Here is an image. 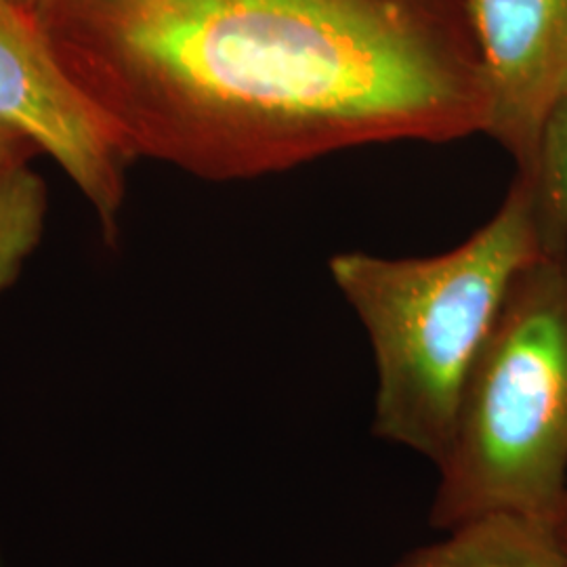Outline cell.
Instances as JSON below:
<instances>
[{
	"label": "cell",
	"instance_id": "cell-1",
	"mask_svg": "<svg viewBox=\"0 0 567 567\" xmlns=\"http://www.w3.org/2000/svg\"><path fill=\"white\" fill-rule=\"evenodd\" d=\"M34 20L126 158L200 179L484 128L463 0H41Z\"/></svg>",
	"mask_w": 567,
	"mask_h": 567
},
{
	"label": "cell",
	"instance_id": "cell-2",
	"mask_svg": "<svg viewBox=\"0 0 567 567\" xmlns=\"http://www.w3.org/2000/svg\"><path fill=\"white\" fill-rule=\"evenodd\" d=\"M538 257L532 192L519 175L498 213L447 252L391 259L349 250L328 261L372 347L377 437L440 461L508 288Z\"/></svg>",
	"mask_w": 567,
	"mask_h": 567
},
{
	"label": "cell",
	"instance_id": "cell-3",
	"mask_svg": "<svg viewBox=\"0 0 567 567\" xmlns=\"http://www.w3.org/2000/svg\"><path fill=\"white\" fill-rule=\"evenodd\" d=\"M435 466L440 529L489 513L567 524V257L515 276Z\"/></svg>",
	"mask_w": 567,
	"mask_h": 567
},
{
	"label": "cell",
	"instance_id": "cell-4",
	"mask_svg": "<svg viewBox=\"0 0 567 567\" xmlns=\"http://www.w3.org/2000/svg\"><path fill=\"white\" fill-rule=\"evenodd\" d=\"M0 131L49 154L116 234L124 152L70 81L34 16L0 0Z\"/></svg>",
	"mask_w": 567,
	"mask_h": 567
},
{
	"label": "cell",
	"instance_id": "cell-5",
	"mask_svg": "<svg viewBox=\"0 0 567 567\" xmlns=\"http://www.w3.org/2000/svg\"><path fill=\"white\" fill-rule=\"evenodd\" d=\"M486 95L484 128L527 171L567 89V0H463Z\"/></svg>",
	"mask_w": 567,
	"mask_h": 567
},
{
	"label": "cell",
	"instance_id": "cell-6",
	"mask_svg": "<svg viewBox=\"0 0 567 567\" xmlns=\"http://www.w3.org/2000/svg\"><path fill=\"white\" fill-rule=\"evenodd\" d=\"M444 532L393 567H567V524L489 513Z\"/></svg>",
	"mask_w": 567,
	"mask_h": 567
},
{
	"label": "cell",
	"instance_id": "cell-7",
	"mask_svg": "<svg viewBox=\"0 0 567 567\" xmlns=\"http://www.w3.org/2000/svg\"><path fill=\"white\" fill-rule=\"evenodd\" d=\"M23 143L0 135V292L18 280L44 225V187L21 156Z\"/></svg>",
	"mask_w": 567,
	"mask_h": 567
},
{
	"label": "cell",
	"instance_id": "cell-8",
	"mask_svg": "<svg viewBox=\"0 0 567 567\" xmlns=\"http://www.w3.org/2000/svg\"><path fill=\"white\" fill-rule=\"evenodd\" d=\"M526 177L545 257H567V89L553 103Z\"/></svg>",
	"mask_w": 567,
	"mask_h": 567
},
{
	"label": "cell",
	"instance_id": "cell-9",
	"mask_svg": "<svg viewBox=\"0 0 567 567\" xmlns=\"http://www.w3.org/2000/svg\"><path fill=\"white\" fill-rule=\"evenodd\" d=\"M13 2H18L21 9H25V11H30V13H34V9L39 7V2L41 0H13Z\"/></svg>",
	"mask_w": 567,
	"mask_h": 567
},
{
	"label": "cell",
	"instance_id": "cell-10",
	"mask_svg": "<svg viewBox=\"0 0 567 567\" xmlns=\"http://www.w3.org/2000/svg\"><path fill=\"white\" fill-rule=\"evenodd\" d=\"M0 135H7V133H2V131H0ZM7 137H13V135H7Z\"/></svg>",
	"mask_w": 567,
	"mask_h": 567
},
{
	"label": "cell",
	"instance_id": "cell-11",
	"mask_svg": "<svg viewBox=\"0 0 567 567\" xmlns=\"http://www.w3.org/2000/svg\"><path fill=\"white\" fill-rule=\"evenodd\" d=\"M0 567H2V566H0Z\"/></svg>",
	"mask_w": 567,
	"mask_h": 567
}]
</instances>
